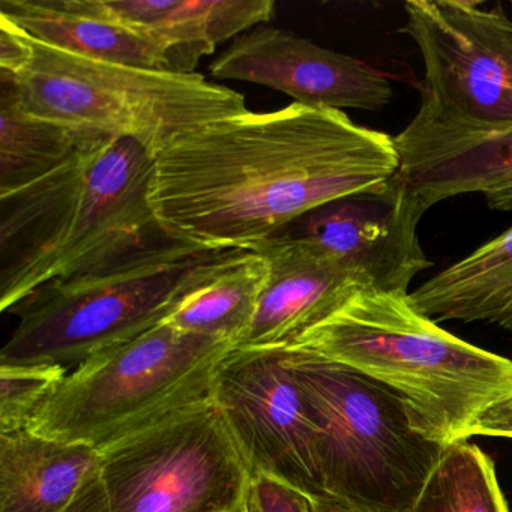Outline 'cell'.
<instances>
[{
    "label": "cell",
    "mask_w": 512,
    "mask_h": 512,
    "mask_svg": "<svg viewBox=\"0 0 512 512\" xmlns=\"http://www.w3.org/2000/svg\"><path fill=\"white\" fill-rule=\"evenodd\" d=\"M398 169L394 137L293 103L214 122L164 149L149 205L172 241L253 250L314 209L383 190Z\"/></svg>",
    "instance_id": "6da1fadb"
},
{
    "label": "cell",
    "mask_w": 512,
    "mask_h": 512,
    "mask_svg": "<svg viewBox=\"0 0 512 512\" xmlns=\"http://www.w3.org/2000/svg\"><path fill=\"white\" fill-rule=\"evenodd\" d=\"M154 164L136 140L109 137L0 197V311L164 236L149 205Z\"/></svg>",
    "instance_id": "7a4b0ae2"
},
{
    "label": "cell",
    "mask_w": 512,
    "mask_h": 512,
    "mask_svg": "<svg viewBox=\"0 0 512 512\" xmlns=\"http://www.w3.org/2000/svg\"><path fill=\"white\" fill-rule=\"evenodd\" d=\"M295 347L388 386L406 401L416 430L445 446L467 440L473 421L512 395L511 359L440 328L410 293L361 290Z\"/></svg>",
    "instance_id": "3957f363"
},
{
    "label": "cell",
    "mask_w": 512,
    "mask_h": 512,
    "mask_svg": "<svg viewBox=\"0 0 512 512\" xmlns=\"http://www.w3.org/2000/svg\"><path fill=\"white\" fill-rule=\"evenodd\" d=\"M233 250H203L167 236L98 268L58 278L11 313L0 365L77 367L166 322Z\"/></svg>",
    "instance_id": "277c9868"
},
{
    "label": "cell",
    "mask_w": 512,
    "mask_h": 512,
    "mask_svg": "<svg viewBox=\"0 0 512 512\" xmlns=\"http://www.w3.org/2000/svg\"><path fill=\"white\" fill-rule=\"evenodd\" d=\"M314 428L325 497L364 512H412L446 446L413 425L383 383L301 347H284Z\"/></svg>",
    "instance_id": "5b68a950"
},
{
    "label": "cell",
    "mask_w": 512,
    "mask_h": 512,
    "mask_svg": "<svg viewBox=\"0 0 512 512\" xmlns=\"http://www.w3.org/2000/svg\"><path fill=\"white\" fill-rule=\"evenodd\" d=\"M17 74L0 71L25 112L128 137L154 157L200 128L248 112L244 95L200 74H173L82 58L29 37Z\"/></svg>",
    "instance_id": "8992f818"
},
{
    "label": "cell",
    "mask_w": 512,
    "mask_h": 512,
    "mask_svg": "<svg viewBox=\"0 0 512 512\" xmlns=\"http://www.w3.org/2000/svg\"><path fill=\"white\" fill-rule=\"evenodd\" d=\"M232 344L164 322L67 374L28 430L100 449L211 397Z\"/></svg>",
    "instance_id": "52a82bcc"
},
{
    "label": "cell",
    "mask_w": 512,
    "mask_h": 512,
    "mask_svg": "<svg viewBox=\"0 0 512 512\" xmlns=\"http://www.w3.org/2000/svg\"><path fill=\"white\" fill-rule=\"evenodd\" d=\"M98 452L112 512H238L253 478L212 397Z\"/></svg>",
    "instance_id": "ba28073f"
},
{
    "label": "cell",
    "mask_w": 512,
    "mask_h": 512,
    "mask_svg": "<svg viewBox=\"0 0 512 512\" xmlns=\"http://www.w3.org/2000/svg\"><path fill=\"white\" fill-rule=\"evenodd\" d=\"M401 32L424 65L421 106L428 121L512 124V17L476 0H409Z\"/></svg>",
    "instance_id": "9c48e42d"
},
{
    "label": "cell",
    "mask_w": 512,
    "mask_h": 512,
    "mask_svg": "<svg viewBox=\"0 0 512 512\" xmlns=\"http://www.w3.org/2000/svg\"><path fill=\"white\" fill-rule=\"evenodd\" d=\"M253 475L325 497L314 428L290 368L287 349H232L211 391Z\"/></svg>",
    "instance_id": "30bf717a"
},
{
    "label": "cell",
    "mask_w": 512,
    "mask_h": 512,
    "mask_svg": "<svg viewBox=\"0 0 512 512\" xmlns=\"http://www.w3.org/2000/svg\"><path fill=\"white\" fill-rule=\"evenodd\" d=\"M209 71L218 80L266 86L302 106L337 112H379L394 97L388 77L367 62L272 26L241 35Z\"/></svg>",
    "instance_id": "8fae6325"
},
{
    "label": "cell",
    "mask_w": 512,
    "mask_h": 512,
    "mask_svg": "<svg viewBox=\"0 0 512 512\" xmlns=\"http://www.w3.org/2000/svg\"><path fill=\"white\" fill-rule=\"evenodd\" d=\"M425 212L395 176L383 190L314 209L278 235L316 242L361 274L371 289L409 293L413 278L433 265L418 236Z\"/></svg>",
    "instance_id": "7c38bea8"
},
{
    "label": "cell",
    "mask_w": 512,
    "mask_h": 512,
    "mask_svg": "<svg viewBox=\"0 0 512 512\" xmlns=\"http://www.w3.org/2000/svg\"><path fill=\"white\" fill-rule=\"evenodd\" d=\"M253 251L265 257L268 277L253 322L233 349L295 346L356 293L371 289L340 257L308 239L277 235Z\"/></svg>",
    "instance_id": "4fadbf2b"
},
{
    "label": "cell",
    "mask_w": 512,
    "mask_h": 512,
    "mask_svg": "<svg viewBox=\"0 0 512 512\" xmlns=\"http://www.w3.org/2000/svg\"><path fill=\"white\" fill-rule=\"evenodd\" d=\"M394 140L397 179L425 211L512 182V124L479 127L415 115Z\"/></svg>",
    "instance_id": "5bb4252c"
},
{
    "label": "cell",
    "mask_w": 512,
    "mask_h": 512,
    "mask_svg": "<svg viewBox=\"0 0 512 512\" xmlns=\"http://www.w3.org/2000/svg\"><path fill=\"white\" fill-rule=\"evenodd\" d=\"M0 16L34 40L82 58L178 74L166 46L101 13L94 0H2Z\"/></svg>",
    "instance_id": "9a60e30c"
},
{
    "label": "cell",
    "mask_w": 512,
    "mask_h": 512,
    "mask_svg": "<svg viewBox=\"0 0 512 512\" xmlns=\"http://www.w3.org/2000/svg\"><path fill=\"white\" fill-rule=\"evenodd\" d=\"M106 16L166 46L178 74H194L221 43L271 22L272 0H94Z\"/></svg>",
    "instance_id": "2e32d148"
},
{
    "label": "cell",
    "mask_w": 512,
    "mask_h": 512,
    "mask_svg": "<svg viewBox=\"0 0 512 512\" xmlns=\"http://www.w3.org/2000/svg\"><path fill=\"white\" fill-rule=\"evenodd\" d=\"M100 472V452L34 431L0 434V512H62Z\"/></svg>",
    "instance_id": "e0dca14e"
},
{
    "label": "cell",
    "mask_w": 512,
    "mask_h": 512,
    "mask_svg": "<svg viewBox=\"0 0 512 512\" xmlns=\"http://www.w3.org/2000/svg\"><path fill=\"white\" fill-rule=\"evenodd\" d=\"M410 301L436 323L481 322L512 332V227L428 278Z\"/></svg>",
    "instance_id": "ac0fdd59"
},
{
    "label": "cell",
    "mask_w": 512,
    "mask_h": 512,
    "mask_svg": "<svg viewBox=\"0 0 512 512\" xmlns=\"http://www.w3.org/2000/svg\"><path fill=\"white\" fill-rule=\"evenodd\" d=\"M109 137L85 125L31 115L0 83V197L46 178Z\"/></svg>",
    "instance_id": "d6986e66"
},
{
    "label": "cell",
    "mask_w": 512,
    "mask_h": 512,
    "mask_svg": "<svg viewBox=\"0 0 512 512\" xmlns=\"http://www.w3.org/2000/svg\"><path fill=\"white\" fill-rule=\"evenodd\" d=\"M266 277L268 263L262 254L230 251L166 322L235 347L253 322Z\"/></svg>",
    "instance_id": "ffe728a7"
},
{
    "label": "cell",
    "mask_w": 512,
    "mask_h": 512,
    "mask_svg": "<svg viewBox=\"0 0 512 512\" xmlns=\"http://www.w3.org/2000/svg\"><path fill=\"white\" fill-rule=\"evenodd\" d=\"M412 512H511L493 460L467 440L446 446Z\"/></svg>",
    "instance_id": "44dd1931"
},
{
    "label": "cell",
    "mask_w": 512,
    "mask_h": 512,
    "mask_svg": "<svg viewBox=\"0 0 512 512\" xmlns=\"http://www.w3.org/2000/svg\"><path fill=\"white\" fill-rule=\"evenodd\" d=\"M67 374L58 365H0V434L26 430Z\"/></svg>",
    "instance_id": "7402d4cb"
},
{
    "label": "cell",
    "mask_w": 512,
    "mask_h": 512,
    "mask_svg": "<svg viewBox=\"0 0 512 512\" xmlns=\"http://www.w3.org/2000/svg\"><path fill=\"white\" fill-rule=\"evenodd\" d=\"M244 512H313L311 496L268 475H253Z\"/></svg>",
    "instance_id": "603a6c76"
},
{
    "label": "cell",
    "mask_w": 512,
    "mask_h": 512,
    "mask_svg": "<svg viewBox=\"0 0 512 512\" xmlns=\"http://www.w3.org/2000/svg\"><path fill=\"white\" fill-rule=\"evenodd\" d=\"M29 35L0 16V71L17 74L29 61Z\"/></svg>",
    "instance_id": "cb8c5ba5"
},
{
    "label": "cell",
    "mask_w": 512,
    "mask_h": 512,
    "mask_svg": "<svg viewBox=\"0 0 512 512\" xmlns=\"http://www.w3.org/2000/svg\"><path fill=\"white\" fill-rule=\"evenodd\" d=\"M473 436L512 439V395L485 409L467 430L466 439Z\"/></svg>",
    "instance_id": "d4e9b609"
},
{
    "label": "cell",
    "mask_w": 512,
    "mask_h": 512,
    "mask_svg": "<svg viewBox=\"0 0 512 512\" xmlns=\"http://www.w3.org/2000/svg\"><path fill=\"white\" fill-rule=\"evenodd\" d=\"M62 512H112L107 502L106 491L101 484L100 472L86 482L76 499Z\"/></svg>",
    "instance_id": "484cf974"
},
{
    "label": "cell",
    "mask_w": 512,
    "mask_h": 512,
    "mask_svg": "<svg viewBox=\"0 0 512 512\" xmlns=\"http://www.w3.org/2000/svg\"><path fill=\"white\" fill-rule=\"evenodd\" d=\"M487 205L496 211H512V182L485 194Z\"/></svg>",
    "instance_id": "4316f807"
},
{
    "label": "cell",
    "mask_w": 512,
    "mask_h": 512,
    "mask_svg": "<svg viewBox=\"0 0 512 512\" xmlns=\"http://www.w3.org/2000/svg\"><path fill=\"white\" fill-rule=\"evenodd\" d=\"M311 503H313V512H364L341 505L328 497H311Z\"/></svg>",
    "instance_id": "83f0119b"
},
{
    "label": "cell",
    "mask_w": 512,
    "mask_h": 512,
    "mask_svg": "<svg viewBox=\"0 0 512 512\" xmlns=\"http://www.w3.org/2000/svg\"><path fill=\"white\" fill-rule=\"evenodd\" d=\"M509 10H511V13H509V14H511V17H512V2H511V4H509Z\"/></svg>",
    "instance_id": "f1b7e54d"
},
{
    "label": "cell",
    "mask_w": 512,
    "mask_h": 512,
    "mask_svg": "<svg viewBox=\"0 0 512 512\" xmlns=\"http://www.w3.org/2000/svg\"><path fill=\"white\" fill-rule=\"evenodd\" d=\"M238 512H244V511H242V508H241V509H239V511H238Z\"/></svg>",
    "instance_id": "f546056e"
}]
</instances>
